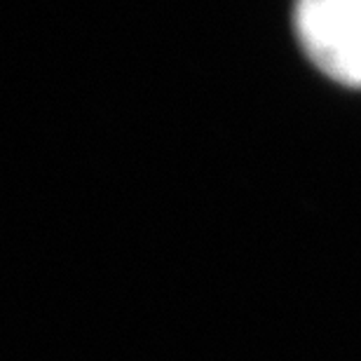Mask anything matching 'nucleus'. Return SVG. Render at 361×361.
Segmentation results:
<instances>
[{"label": "nucleus", "mask_w": 361, "mask_h": 361, "mask_svg": "<svg viewBox=\"0 0 361 361\" xmlns=\"http://www.w3.org/2000/svg\"><path fill=\"white\" fill-rule=\"evenodd\" d=\"M295 31L317 68L361 87V0H298Z\"/></svg>", "instance_id": "1"}]
</instances>
